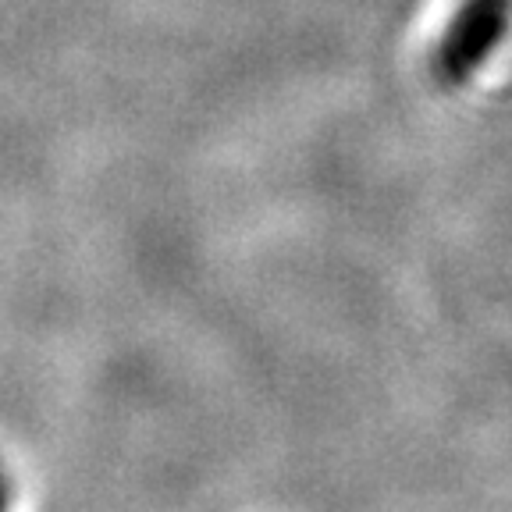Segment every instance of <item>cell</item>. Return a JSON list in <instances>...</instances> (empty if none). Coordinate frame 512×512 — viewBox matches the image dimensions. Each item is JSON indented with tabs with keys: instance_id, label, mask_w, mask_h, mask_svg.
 Wrapping results in <instances>:
<instances>
[{
	"instance_id": "6da1fadb",
	"label": "cell",
	"mask_w": 512,
	"mask_h": 512,
	"mask_svg": "<svg viewBox=\"0 0 512 512\" xmlns=\"http://www.w3.org/2000/svg\"><path fill=\"white\" fill-rule=\"evenodd\" d=\"M498 29H502V0H470L441 47V68L448 72V79L470 72L480 54L495 43Z\"/></svg>"
},
{
	"instance_id": "7a4b0ae2",
	"label": "cell",
	"mask_w": 512,
	"mask_h": 512,
	"mask_svg": "<svg viewBox=\"0 0 512 512\" xmlns=\"http://www.w3.org/2000/svg\"><path fill=\"white\" fill-rule=\"evenodd\" d=\"M8 502H11L8 473H4V466H0V512H8Z\"/></svg>"
}]
</instances>
